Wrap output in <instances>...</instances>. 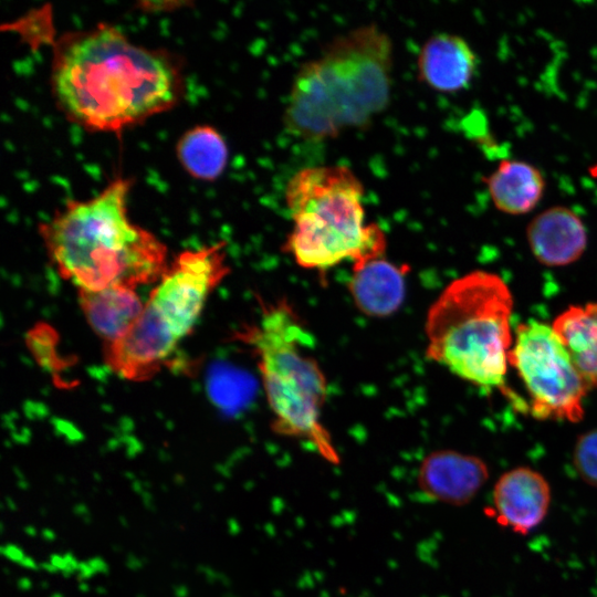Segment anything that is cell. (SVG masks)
Instances as JSON below:
<instances>
[{
	"label": "cell",
	"mask_w": 597,
	"mask_h": 597,
	"mask_svg": "<svg viewBox=\"0 0 597 597\" xmlns=\"http://www.w3.org/2000/svg\"><path fill=\"white\" fill-rule=\"evenodd\" d=\"M51 83L64 115L87 129L119 133L174 106L181 92L176 60L100 23L62 35Z\"/></svg>",
	"instance_id": "obj_1"
},
{
	"label": "cell",
	"mask_w": 597,
	"mask_h": 597,
	"mask_svg": "<svg viewBox=\"0 0 597 597\" xmlns=\"http://www.w3.org/2000/svg\"><path fill=\"white\" fill-rule=\"evenodd\" d=\"M130 180L116 178L87 200L69 201L39 227L59 274L77 292L135 289L160 280L167 248L127 213Z\"/></svg>",
	"instance_id": "obj_2"
},
{
	"label": "cell",
	"mask_w": 597,
	"mask_h": 597,
	"mask_svg": "<svg viewBox=\"0 0 597 597\" xmlns=\"http://www.w3.org/2000/svg\"><path fill=\"white\" fill-rule=\"evenodd\" d=\"M394 43L376 23L329 40L296 71L286 101V129L304 139H325L362 128L388 105Z\"/></svg>",
	"instance_id": "obj_3"
},
{
	"label": "cell",
	"mask_w": 597,
	"mask_h": 597,
	"mask_svg": "<svg viewBox=\"0 0 597 597\" xmlns=\"http://www.w3.org/2000/svg\"><path fill=\"white\" fill-rule=\"evenodd\" d=\"M512 313L513 296L501 276L469 272L450 282L429 307L426 356L478 387L507 389Z\"/></svg>",
	"instance_id": "obj_4"
},
{
	"label": "cell",
	"mask_w": 597,
	"mask_h": 597,
	"mask_svg": "<svg viewBox=\"0 0 597 597\" xmlns=\"http://www.w3.org/2000/svg\"><path fill=\"white\" fill-rule=\"evenodd\" d=\"M256 358L276 434L303 440L326 461L339 457L323 425L326 377L314 355V338L285 301L263 307L258 322L239 333Z\"/></svg>",
	"instance_id": "obj_5"
},
{
	"label": "cell",
	"mask_w": 597,
	"mask_h": 597,
	"mask_svg": "<svg viewBox=\"0 0 597 597\" xmlns=\"http://www.w3.org/2000/svg\"><path fill=\"white\" fill-rule=\"evenodd\" d=\"M284 199L293 220L283 245L308 270H329L384 256L386 235L365 222L364 185L344 165L300 169L289 180Z\"/></svg>",
	"instance_id": "obj_6"
},
{
	"label": "cell",
	"mask_w": 597,
	"mask_h": 597,
	"mask_svg": "<svg viewBox=\"0 0 597 597\" xmlns=\"http://www.w3.org/2000/svg\"><path fill=\"white\" fill-rule=\"evenodd\" d=\"M224 243L181 252L167 268L130 328L105 344L106 365L121 378L144 381L168 366L212 291L229 273Z\"/></svg>",
	"instance_id": "obj_7"
},
{
	"label": "cell",
	"mask_w": 597,
	"mask_h": 597,
	"mask_svg": "<svg viewBox=\"0 0 597 597\" xmlns=\"http://www.w3.org/2000/svg\"><path fill=\"white\" fill-rule=\"evenodd\" d=\"M524 384L527 408L537 420L578 422L590 388L574 366L552 325L536 320L520 324L509 354Z\"/></svg>",
	"instance_id": "obj_8"
},
{
	"label": "cell",
	"mask_w": 597,
	"mask_h": 597,
	"mask_svg": "<svg viewBox=\"0 0 597 597\" xmlns=\"http://www.w3.org/2000/svg\"><path fill=\"white\" fill-rule=\"evenodd\" d=\"M492 516L513 533L526 535L546 517L552 489L546 478L528 467L502 473L492 490Z\"/></svg>",
	"instance_id": "obj_9"
},
{
	"label": "cell",
	"mask_w": 597,
	"mask_h": 597,
	"mask_svg": "<svg viewBox=\"0 0 597 597\" xmlns=\"http://www.w3.org/2000/svg\"><path fill=\"white\" fill-rule=\"evenodd\" d=\"M490 478L485 461L455 450H436L421 461L417 484L431 501L463 506L473 501Z\"/></svg>",
	"instance_id": "obj_10"
},
{
	"label": "cell",
	"mask_w": 597,
	"mask_h": 597,
	"mask_svg": "<svg viewBox=\"0 0 597 597\" xmlns=\"http://www.w3.org/2000/svg\"><path fill=\"white\" fill-rule=\"evenodd\" d=\"M526 240L534 258L557 268L576 262L588 241L583 219L573 209L553 206L537 213L526 227Z\"/></svg>",
	"instance_id": "obj_11"
},
{
	"label": "cell",
	"mask_w": 597,
	"mask_h": 597,
	"mask_svg": "<svg viewBox=\"0 0 597 597\" xmlns=\"http://www.w3.org/2000/svg\"><path fill=\"white\" fill-rule=\"evenodd\" d=\"M478 65L476 53L465 39L448 32L428 38L417 57L419 80L443 93L467 88L475 76Z\"/></svg>",
	"instance_id": "obj_12"
},
{
	"label": "cell",
	"mask_w": 597,
	"mask_h": 597,
	"mask_svg": "<svg viewBox=\"0 0 597 597\" xmlns=\"http://www.w3.org/2000/svg\"><path fill=\"white\" fill-rule=\"evenodd\" d=\"M406 268L384 256L353 264L348 290L356 307L371 317H387L406 295Z\"/></svg>",
	"instance_id": "obj_13"
},
{
	"label": "cell",
	"mask_w": 597,
	"mask_h": 597,
	"mask_svg": "<svg viewBox=\"0 0 597 597\" xmlns=\"http://www.w3.org/2000/svg\"><path fill=\"white\" fill-rule=\"evenodd\" d=\"M493 206L511 216L532 212L543 199L546 181L533 164L502 159L484 179Z\"/></svg>",
	"instance_id": "obj_14"
},
{
	"label": "cell",
	"mask_w": 597,
	"mask_h": 597,
	"mask_svg": "<svg viewBox=\"0 0 597 597\" xmlns=\"http://www.w3.org/2000/svg\"><path fill=\"white\" fill-rule=\"evenodd\" d=\"M80 306L93 331L109 344L122 337L140 315L144 304L135 289L111 286L78 292Z\"/></svg>",
	"instance_id": "obj_15"
},
{
	"label": "cell",
	"mask_w": 597,
	"mask_h": 597,
	"mask_svg": "<svg viewBox=\"0 0 597 597\" xmlns=\"http://www.w3.org/2000/svg\"><path fill=\"white\" fill-rule=\"evenodd\" d=\"M552 327L584 380L597 388V302L567 307Z\"/></svg>",
	"instance_id": "obj_16"
},
{
	"label": "cell",
	"mask_w": 597,
	"mask_h": 597,
	"mask_svg": "<svg viewBox=\"0 0 597 597\" xmlns=\"http://www.w3.org/2000/svg\"><path fill=\"white\" fill-rule=\"evenodd\" d=\"M177 156L192 177L214 180L223 172L229 151L224 138L216 128L198 125L179 138Z\"/></svg>",
	"instance_id": "obj_17"
},
{
	"label": "cell",
	"mask_w": 597,
	"mask_h": 597,
	"mask_svg": "<svg viewBox=\"0 0 597 597\" xmlns=\"http://www.w3.org/2000/svg\"><path fill=\"white\" fill-rule=\"evenodd\" d=\"M573 464L582 481L597 489V429L584 432L576 439Z\"/></svg>",
	"instance_id": "obj_18"
},
{
	"label": "cell",
	"mask_w": 597,
	"mask_h": 597,
	"mask_svg": "<svg viewBox=\"0 0 597 597\" xmlns=\"http://www.w3.org/2000/svg\"><path fill=\"white\" fill-rule=\"evenodd\" d=\"M8 558L21 563L24 558L22 552L15 546L9 545L7 548L2 549Z\"/></svg>",
	"instance_id": "obj_19"
}]
</instances>
